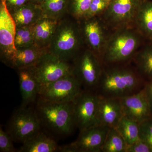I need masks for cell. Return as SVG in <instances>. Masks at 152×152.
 <instances>
[{"label": "cell", "instance_id": "6da1fadb", "mask_svg": "<svg viewBox=\"0 0 152 152\" xmlns=\"http://www.w3.org/2000/svg\"><path fill=\"white\" fill-rule=\"evenodd\" d=\"M145 82L132 62L104 65L96 93L103 97L121 98L140 91Z\"/></svg>", "mask_w": 152, "mask_h": 152}, {"label": "cell", "instance_id": "7a4b0ae2", "mask_svg": "<svg viewBox=\"0 0 152 152\" xmlns=\"http://www.w3.org/2000/svg\"><path fill=\"white\" fill-rule=\"evenodd\" d=\"M134 27L112 31L101 60L104 65L130 63L147 41Z\"/></svg>", "mask_w": 152, "mask_h": 152}, {"label": "cell", "instance_id": "3957f363", "mask_svg": "<svg viewBox=\"0 0 152 152\" xmlns=\"http://www.w3.org/2000/svg\"><path fill=\"white\" fill-rule=\"evenodd\" d=\"M35 110L42 129L48 134L67 136L76 127L73 102H54L38 98Z\"/></svg>", "mask_w": 152, "mask_h": 152}, {"label": "cell", "instance_id": "277c9868", "mask_svg": "<svg viewBox=\"0 0 152 152\" xmlns=\"http://www.w3.org/2000/svg\"><path fill=\"white\" fill-rule=\"evenodd\" d=\"M84 45L79 22L69 23L61 25L55 30L50 53L68 61L76 58Z\"/></svg>", "mask_w": 152, "mask_h": 152}, {"label": "cell", "instance_id": "5b68a950", "mask_svg": "<svg viewBox=\"0 0 152 152\" xmlns=\"http://www.w3.org/2000/svg\"><path fill=\"white\" fill-rule=\"evenodd\" d=\"M74 60V75L83 90L96 92L103 69L102 60L87 48L82 50Z\"/></svg>", "mask_w": 152, "mask_h": 152}, {"label": "cell", "instance_id": "8992f818", "mask_svg": "<svg viewBox=\"0 0 152 152\" xmlns=\"http://www.w3.org/2000/svg\"><path fill=\"white\" fill-rule=\"evenodd\" d=\"M143 0H110L100 18L111 31L134 27L137 13Z\"/></svg>", "mask_w": 152, "mask_h": 152}, {"label": "cell", "instance_id": "52a82bcc", "mask_svg": "<svg viewBox=\"0 0 152 152\" xmlns=\"http://www.w3.org/2000/svg\"><path fill=\"white\" fill-rule=\"evenodd\" d=\"M82 88L80 81L73 74L41 85L38 98L54 102H74L83 91Z\"/></svg>", "mask_w": 152, "mask_h": 152}, {"label": "cell", "instance_id": "ba28073f", "mask_svg": "<svg viewBox=\"0 0 152 152\" xmlns=\"http://www.w3.org/2000/svg\"><path fill=\"white\" fill-rule=\"evenodd\" d=\"M42 129L35 110L20 107L11 117L7 131L14 142L23 144Z\"/></svg>", "mask_w": 152, "mask_h": 152}, {"label": "cell", "instance_id": "9c48e42d", "mask_svg": "<svg viewBox=\"0 0 152 152\" xmlns=\"http://www.w3.org/2000/svg\"><path fill=\"white\" fill-rule=\"evenodd\" d=\"M78 21L85 45L87 46V48L101 59L112 31L100 17L85 18Z\"/></svg>", "mask_w": 152, "mask_h": 152}, {"label": "cell", "instance_id": "30bf717a", "mask_svg": "<svg viewBox=\"0 0 152 152\" xmlns=\"http://www.w3.org/2000/svg\"><path fill=\"white\" fill-rule=\"evenodd\" d=\"M109 128L96 124L80 131L75 141L60 147L63 152H102Z\"/></svg>", "mask_w": 152, "mask_h": 152}, {"label": "cell", "instance_id": "8fae6325", "mask_svg": "<svg viewBox=\"0 0 152 152\" xmlns=\"http://www.w3.org/2000/svg\"><path fill=\"white\" fill-rule=\"evenodd\" d=\"M32 67L41 85L52 83L74 74L73 66L50 53H46Z\"/></svg>", "mask_w": 152, "mask_h": 152}, {"label": "cell", "instance_id": "7c38bea8", "mask_svg": "<svg viewBox=\"0 0 152 152\" xmlns=\"http://www.w3.org/2000/svg\"><path fill=\"white\" fill-rule=\"evenodd\" d=\"M99 99L95 92L83 90L73 102L76 126L80 131L98 124Z\"/></svg>", "mask_w": 152, "mask_h": 152}, {"label": "cell", "instance_id": "4fadbf2b", "mask_svg": "<svg viewBox=\"0 0 152 152\" xmlns=\"http://www.w3.org/2000/svg\"><path fill=\"white\" fill-rule=\"evenodd\" d=\"M16 24L9 12L6 0L1 1L0 8V44L5 62L17 51L15 41Z\"/></svg>", "mask_w": 152, "mask_h": 152}, {"label": "cell", "instance_id": "5bb4252c", "mask_svg": "<svg viewBox=\"0 0 152 152\" xmlns=\"http://www.w3.org/2000/svg\"><path fill=\"white\" fill-rule=\"evenodd\" d=\"M123 115L140 124L152 115L143 88L137 92L120 98Z\"/></svg>", "mask_w": 152, "mask_h": 152}, {"label": "cell", "instance_id": "9a60e30c", "mask_svg": "<svg viewBox=\"0 0 152 152\" xmlns=\"http://www.w3.org/2000/svg\"><path fill=\"white\" fill-rule=\"evenodd\" d=\"M123 116L120 98L99 96L97 113L98 124L115 128Z\"/></svg>", "mask_w": 152, "mask_h": 152}, {"label": "cell", "instance_id": "2e32d148", "mask_svg": "<svg viewBox=\"0 0 152 152\" xmlns=\"http://www.w3.org/2000/svg\"><path fill=\"white\" fill-rule=\"evenodd\" d=\"M19 83L21 94V107H27L38 97L40 83L36 77L32 66L19 69Z\"/></svg>", "mask_w": 152, "mask_h": 152}, {"label": "cell", "instance_id": "e0dca14e", "mask_svg": "<svg viewBox=\"0 0 152 152\" xmlns=\"http://www.w3.org/2000/svg\"><path fill=\"white\" fill-rule=\"evenodd\" d=\"M60 147L50 134L42 129L23 143L19 152H54Z\"/></svg>", "mask_w": 152, "mask_h": 152}, {"label": "cell", "instance_id": "ac0fdd59", "mask_svg": "<svg viewBox=\"0 0 152 152\" xmlns=\"http://www.w3.org/2000/svg\"><path fill=\"white\" fill-rule=\"evenodd\" d=\"M46 53L37 45L17 49L15 53L6 63L18 69L30 67L36 65Z\"/></svg>", "mask_w": 152, "mask_h": 152}, {"label": "cell", "instance_id": "d6986e66", "mask_svg": "<svg viewBox=\"0 0 152 152\" xmlns=\"http://www.w3.org/2000/svg\"><path fill=\"white\" fill-rule=\"evenodd\" d=\"M145 81L152 79V41L147 40L131 62Z\"/></svg>", "mask_w": 152, "mask_h": 152}, {"label": "cell", "instance_id": "ffe728a7", "mask_svg": "<svg viewBox=\"0 0 152 152\" xmlns=\"http://www.w3.org/2000/svg\"><path fill=\"white\" fill-rule=\"evenodd\" d=\"M134 27L147 40H151L152 1L143 0L137 13Z\"/></svg>", "mask_w": 152, "mask_h": 152}, {"label": "cell", "instance_id": "44dd1931", "mask_svg": "<svg viewBox=\"0 0 152 152\" xmlns=\"http://www.w3.org/2000/svg\"><path fill=\"white\" fill-rule=\"evenodd\" d=\"M56 23L49 18L39 21L33 26L35 42L37 46H42L51 40L56 29Z\"/></svg>", "mask_w": 152, "mask_h": 152}, {"label": "cell", "instance_id": "7402d4cb", "mask_svg": "<svg viewBox=\"0 0 152 152\" xmlns=\"http://www.w3.org/2000/svg\"><path fill=\"white\" fill-rule=\"evenodd\" d=\"M41 10L36 6L25 5L17 8L12 17L18 26H27L40 20Z\"/></svg>", "mask_w": 152, "mask_h": 152}, {"label": "cell", "instance_id": "603a6c76", "mask_svg": "<svg viewBox=\"0 0 152 152\" xmlns=\"http://www.w3.org/2000/svg\"><path fill=\"white\" fill-rule=\"evenodd\" d=\"M139 123L123 116L116 126L117 130L130 145L140 139Z\"/></svg>", "mask_w": 152, "mask_h": 152}, {"label": "cell", "instance_id": "cb8c5ba5", "mask_svg": "<svg viewBox=\"0 0 152 152\" xmlns=\"http://www.w3.org/2000/svg\"><path fill=\"white\" fill-rule=\"evenodd\" d=\"M128 144L115 128H110L102 152H126Z\"/></svg>", "mask_w": 152, "mask_h": 152}, {"label": "cell", "instance_id": "d4e9b609", "mask_svg": "<svg viewBox=\"0 0 152 152\" xmlns=\"http://www.w3.org/2000/svg\"><path fill=\"white\" fill-rule=\"evenodd\" d=\"M17 49L32 46L35 42L33 27H19L17 29L15 41Z\"/></svg>", "mask_w": 152, "mask_h": 152}, {"label": "cell", "instance_id": "484cf974", "mask_svg": "<svg viewBox=\"0 0 152 152\" xmlns=\"http://www.w3.org/2000/svg\"><path fill=\"white\" fill-rule=\"evenodd\" d=\"M92 0H72V12L77 20L84 18L86 16Z\"/></svg>", "mask_w": 152, "mask_h": 152}, {"label": "cell", "instance_id": "4316f807", "mask_svg": "<svg viewBox=\"0 0 152 152\" xmlns=\"http://www.w3.org/2000/svg\"><path fill=\"white\" fill-rule=\"evenodd\" d=\"M139 135L152 150V115L139 124Z\"/></svg>", "mask_w": 152, "mask_h": 152}, {"label": "cell", "instance_id": "83f0119b", "mask_svg": "<svg viewBox=\"0 0 152 152\" xmlns=\"http://www.w3.org/2000/svg\"><path fill=\"white\" fill-rule=\"evenodd\" d=\"M109 3L106 0H92L89 10L85 18L100 17L107 8Z\"/></svg>", "mask_w": 152, "mask_h": 152}, {"label": "cell", "instance_id": "f1b7e54d", "mask_svg": "<svg viewBox=\"0 0 152 152\" xmlns=\"http://www.w3.org/2000/svg\"><path fill=\"white\" fill-rule=\"evenodd\" d=\"M66 0H44L43 7L49 15L59 14L64 7Z\"/></svg>", "mask_w": 152, "mask_h": 152}, {"label": "cell", "instance_id": "f546056e", "mask_svg": "<svg viewBox=\"0 0 152 152\" xmlns=\"http://www.w3.org/2000/svg\"><path fill=\"white\" fill-rule=\"evenodd\" d=\"M13 140L7 130L0 127V152H14L16 149L14 146Z\"/></svg>", "mask_w": 152, "mask_h": 152}, {"label": "cell", "instance_id": "4dcf8cb0", "mask_svg": "<svg viewBox=\"0 0 152 152\" xmlns=\"http://www.w3.org/2000/svg\"><path fill=\"white\" fill-rule=\"evenodd\" d=\"M126 152H152L151 148L141 139L128 145Z\"/></svg>", "mask_w": 152, "mask_h": 152}, {"label": "cell", "instance_id": "1f68e13d", "mask_svg": "<svg viewBox=\"0 0 152 152\" xmlns=\"http://www.w3.org/2000/svg\"><path fill=\"white\" fill-rule=\"evenodd\" d=\"M152 115V79L146 81L143 88Z\"/></svg>", "mask_w": 152, "mask_h": 152}, {"label": "cell", "instance_id": "d6a6232c", "mask_svg": "<svg viewBox=\"0 0 152 152\" xmlns=\"http://www.w3.org/2000/svg\"><path fill=\"white\" fill-rule=\"evenodd\" d=\"M7 5L18 8L22 7L24 5L27 0H6Z\"/></svg>", "mask_w": 152, "mask_h": 152}, {"label": "cell", "instance_id": "836d02e7", "mask_svg": "<svg viewBox=\"0 0 152 152\" xmlns=\"http://www.w3.org/2000/svg\"><path fill=\"white\" fill-rule=\"evenodd\" d=\"M106 1H110V0H106Z\"/></svg>", "mask_w": 152, "mask_h": 152}, {"label": "cell", "instance_id": "e575fe53", "mask_svg": "<svg viewBox=\"0 0 152 152\" xmlns=\"http://www.w3.org/2000/svg\"><path fill=\"white\" fill-rule=\"evenodd\" d=\"M151 41H152V39L151 40Z\"/></svg>", "mask_w": 152, "mask_h": 152}]
</instances>
